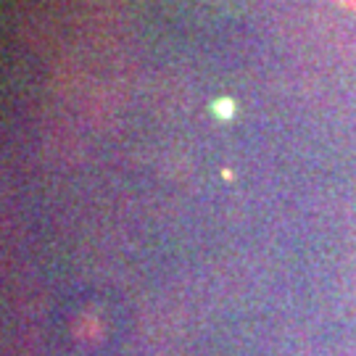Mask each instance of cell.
Listing matches in <instances>:
<instances>
[{
	"label": "cell",
	"instance_id": "1",
	"mask_svg": "<svg viewBox=\"0 0 356 356\" xmlns=\"http://www.w3.org/2000/svg\"><path fill=\"white\" fill-rule=\"evenodd\" d=\"M351 3H356V0H351Z\"/></svg>",
	"mask_w": 356,
	"mask_h": 356
}]
</instances>
